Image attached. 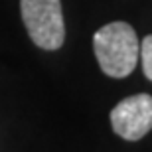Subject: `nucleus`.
<instances>
[{
  "label": "nucleus",
  "instance_id": "nucleus-1",
  "mask_svg": "<svg viewBox=\"0 0 152 152\" xmlns=\"http://www.w3.org/2000/svg\"><path fill=\"white\" fill-rule=\"evenodd\" d=\"M93 50L101 71L115 79L129 77L140 57L136 32L126 22H111L99 28L93 36Z\"/></svg>",
  "mask_w": 152,
  "mask_h": 152
},
{
  "label": "nucleus",
  "instance_id": "nucleus-2",
  "mask_svg": "<svg viewBox=\"0 0 152 152\" xmlns=\"http://www.w3.org/2000/svg\"><path fill=\"white\" fill-rule=\"evenodd\" d=\"M20 14L30 39L45 51L59 50L65 42L61 0H20Z\"/></svg>",
  "mask_w": 152,
  "mask_h": 152
},
{
  "label": "nucleus",
  "instance_id": "nucleus-3",
  "mask_svg": "<svg viewBox=\"0 0 152 152\" xmlns=\"http://www.w3.org/2000/svg\"><path fill=\"white\" fill-rule=\"evenodd\" d=\"M113 130L124 140H140L152 130V97L138 93L123 99L111 111Z\"/></svg>",
  "mask_w": 152,
  "mask_h": 152
},
{
  "label": "nucleus",
  "instance_id": "nucleus-4",
  "mask_svg": "<svg viewBox=\"0 0 152 152\" xmlns=\"http://www.w3.org/2000/svg\"><path fill=\"white\" fill-rule=\"evenodd\" d=\"M140 59H142V71L146 79L152 81V34L146 36L140 44Z\"/></svg>",
  "mask_w": 152,
  "mask_h": 152
}]
</instances>
